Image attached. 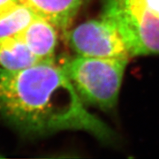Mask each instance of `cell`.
<instances>
[{"label": "cell", "mask_w": 159, "mask_h": 159, "mask_svg": "<svg viewBox=\"0 0 159 159\" xmlns=\"http://www.w3.org/2000/svg\"><path fill=\"white\" fill-rule=\"evenodd\" d=\"M0 117L30 134L85 131L102 142L113 136L108 125L87 110L55 61L16 71L0 68Z\"/></svg>", "instance_id": "6da1fadb"}, {"label": "cell", "mask_w": 159, "mask_h": 159, "mask_svg": "<svg viewBox=\"0 0 159 159\" xmlns=\"http://www.w3.org/2000/svg\"><path fill=\"white\" fill-rule=\"evenodd\" d=\"M128 60L76 55L59 65L85 103L102 111L116 106Z\"/></svg>", "instance_id": "7a4b0ae2"}, {"label": "cell", "mask_w": 159, "mask_h": 159, "mask_svg": "<svg viewBox=\"0 0 159 159\" xmlns=\"http://www.w3.org/2000/svg\"><path fill=\"white\" fill-rule=\"evenodd\" d=\"M101 18L118 30L131 57L159 54V0H102Z\"/></svg>", "instance_id": "3957f363"}, {"label": "cell", "mask_w": 159, "mask_h": 159, "mask_svg": "<svg viewBox=\"0 0 159 159\" xmlns=\"http://www.w3.org/2000/svg\"><path fill=\"white\" fill-rule=\"evenodd\" d=\"M69 46L82 57L129 60L125 42L112 24L100 17L80 23L65 34Z\"/></svg>", "instance_id": "277c9868"}, {"label": "cell", "mask_w": 159, "mask_h": 159, "mask_svg": "<svg viewBox=\"0 0 159 159\" xmlns=\"http://www.w3.org/2000/svg\"><path fill=\"white\" fill-rule=\"evenodd\" d=\"M57 32L56 27L50 21L35 15L18 35L42 62H52L55 61Z\"/></svg>", "instance_id": "5b68a950"}, {"label": "cell", "mask_w": 159, "mask_h": 159, "mask_svg": "<svg viewBox=\"0 0 159 159\" xmlns=\"http://www.w3.org/2000/svg\"><path fill=\"white\" fill-rule=\"evenodd\" d=\"M88 0H20L40 17L65 34Z\"/></svg>", "instance_id": "8992f818"}, {"label": "cell", "mask_w": 159, "mask_h": 159, "mask_svg": "<svg viewBox=\"0 0 159 159\" xmlns=\"http://www.w3.org/2000/svg\"><path fill=\"white\" fill-rule=\"evenodd\" d=\"M43 63L16 34L0 39V68L21 70Z\"/></svg>", "instance_id": "52a82bcc"}, {"label": "cell", "mask_w": 159, "mask_h": 159, "mask_svg": "<svg viewBox=\"0 0 159 159\" xmlns=\"http://www.w3.org/2000/svg\"><path fill=\"white\" fill-rule=\"evenodd\" d=\"M36 14L19 2L0 8V39L20 34Z\"/></svg>", "instance_id": "ba28073f"}, {"label": "cell", "mask_w": 159, "mask_h": 159, "mask_svg": "<svg viewBox=\"0 0 159 159\" xmlns=\"http://www.w3.org/2000/svg\"><path fill=\"white\" fill-rule=\"evenodd\" d=\"M19 2H20V0H0V8L11 5V4L19 3Z\"/></svg>", "instance_id": "9c48e42d"}, {"label": "cell", "mask_w": 159, "mask_h": 159, "mask_svg": "<svg viewBox=\"0 0 159 159\" xmlns=\"http://www.w3.org/2000/svg\"><path fill=\"white\" fill-rule=\"evenodd\" d=\"M1 157H3V156H2V155H0V158H1Z\"/></svg>", "instance_id": "30bf717a"}]
</instances>
